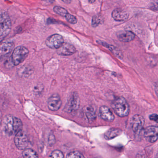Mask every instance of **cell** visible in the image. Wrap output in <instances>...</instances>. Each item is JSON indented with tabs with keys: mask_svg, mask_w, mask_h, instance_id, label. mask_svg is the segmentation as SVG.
<instances>
[{
	"mask_svg": "<svg viewBox=\"0 0 158 158\" xmlns=\"http://www.w3.org/2000/svg\"><path fill=\"white\" fill-rule=\"evenodd\" d=\"M2 127L6 135L9 136L13 135L23 130V122L18 117L11 114H8L3 119Z\"/></svg>",
	"mask_w": 158,
	"mask_h": 158,
	"instance_id": "cell-1",
	"label": "cell"
},
{
	"mask_svg": "<svg viewBox=\"0 0 158 158\" xmlns=\"http://www.w3.org/2000/svg\"><path fill=\"white\" fill-rule=\"evenodd\" d=\"M112 108L115 113L121 117H125L129 114L130 108L128 102L123 97H120L114 102Z\"/></svg>",
	"mask_w": 158,
	"mask_h": 158,
	"instance_id": "cell-2",
	"label": "cell"
},
{
	"mask_svg": "<svg viewBox=\"0 0 158 158\" xmlns=\"http://www.w3.org/2000/svg\"><path fill=\"white\" fill-rule=\"evenodd\" d=\"M11 22L6 12H0V38L9 35L11 29Z\"/></svg>",
	"mask_w": 158,
	"mask_h": 158,
	"instance_id": "cell-3",
	"label": "cell"
},
{
	"mask_svg": "<svg viewBox=\"0 0 158 158\" xmlns=\"http://www.w3.org/2000/svg\"><path fill=\"white\" fill-rule=\"evenodd\" d=\"M29 54V51L25 47L19 46L15 49L12 54V62L14 65H18L25 60Z\"/></svg>",
	"mask_w": 158,
	"mask_h": 158,
	"instance_id": "cell-4",
	"label": "cell"
},
{
	"mask_svg": "<svg viewBox=\"0 0 158 158\" xmlns=\"http://www.w3.org/2000/svg\"><path fill=\"white\" fill-rule=\"evenodd\" d=\"M14 142L15 146L20 150L27 148L29 144V139L26 133L21 130L15 135Z\"/></svg>",
	"mask_w": 158,
	"mask_h": 158,
	"instance_id": "cell-5",
	"label": "cell"
},
{
	"mask_svg": "<svg viewBox=\"0 0 158 158\" xmlns=\"http://www.w3.org/2000/svg\"><path fill=\"white\" fill-rule=\"evenodd\" d=\"M63 37L59 34H54L49 37L46 40V45L51 49H57L60 48L64 43Z\"/></svg>",
	"mask_w": 158,
	"mask_h": 158,
	"instance_id": "cell-6",
	"label": "cell"
},
{
	"mask_svg": "<svg viewBox=\"0 0 158 158\" xmlns=\"http://www.w3.org/2000/svg\"><path fill=\"white\" fill-rule=\"evenodd\" d=\"M80 105V100L77 93H74L68 100L65 106L64 110L66 112L71 113L77 110Z\"/></svg>",
	"mask_w": 158,
	"mask_h": 158,
	"instance_id": "cell-7",
	"label": "cell"
},
{
	"mask_svg": "<svg viewBox=\"0 0 158 158\" xmlns=\"http://www.w3.org/2000/svg\"><path fill=\"white\" fill-rule=\"evenodd\" d=\"M145 122V119L142 115L139 114L134 115L131 122V127L134 133L136 134L140 133L144 127Z\"/></svg>",
	"mask_w": 158,
	"mask_h": 158,
	"instance_id": "cell-8",
	"label": "cell"
},
{
	"mask_svg": "<svg viewBox=\"0 0 158 158\" xmlns=\"http://www.w3.org/2000/svg\"><path fill=\"white\" fill-rule=\"evenodd\" d=\"M158 128L157 126L148 127L144 131V136L150 143H154L158 139Z\"/></svg>",
	"mask_w": 158,
	"mask_h": 158,
	"instance_id": "cell-9",
	"label": "cell"
},
{
	"mask_svg": "<svg viewBox=\"0 0 158 158\" xmlns=\"http://www.w3.org/2000/svg\"><path fill=\"white\" fill-rule=\"evenodd\" d=\"M62 105L60 97L58 94H53L48 100V108L50 110L56 111L58 110Z\"/></svg>",
	"mask_w": 158,
	"mask_h": 158,
	"instance_id": "cell-10",
	"label": "cell"
},
{
	"mask_svg": "<svg viewBox=\"0 0 158 158\" xmlns=\"http://www.w3.org/2000/svg\"><path fill=\"white\" fill-rule=\"evenodd\" d=\"M76 52L74 46L68 43H64L59 48L57 49L58 54L62 56H69L75 53Z\"/></svg>",
	"mask_w": 158,
	"mask_h": 158,
	"instance_id": "cell-11",
	"label": "cell"
},
{
	"mask_svg": "<svg viewBox=\"0 0 158 158\" xmlns=\"http://www.w3.org/2000/svg\"><path fill=\"white\" fill-rule=\"evenodd\" d=\"M99 114L102 119L107 122H111L114 120V116L109 107L101 106L100 108Z\"/></svg>",
	"mask_w": 158,
	"mask_h": 158,
	"instance_id": "cell-12",
	"label": "cell"
},
{
	"mask_svg": "<svg viewBox=\"0 0 158 158\" xmlns=\"http://www.w3.org/2000/svg\"><path fill=\"white\" fill-rule=\"evenodd\" d=\"M117 36L120 41L123 42H129L134 40L135 35L129 31H120L117 34Z\"/></svg>",
	"mask_w": 158,
	"mask_h": 158,
	"instance_id": "cell-13",
	"label": "cell"
},
{
	"mask_svg": "<svg viewBox=\"0 0 158 158\" xmlns=\"http://www.w3.org/2000/svg\"><path fill=\"white\" fill-rule=\"evenodd\" d=\"M112 16L115 21L121 22L126 20L129 17V14L124 10L117 9L113 11Z\"/></svg>",
	"mask_w": 158,
	"mask_h": 158,
	"instance_id": "cell-14",
	"label": "cell"
},
{
	"mask_svg": "<svg viewBox=\"0 0 158 158\" xmlns=\"http://www.w3.org/2000/svg\"><path fill=\"white\" fill-rule=\"evenodd\" d=\"M84 114L85 117L89 123H92L96 120L97 115H96V110L94 108L91 106H87L84 108Z\"/></svg>",
	"mask_w": 158,
	"mask_h": 158,
	"instance_id": "cell-15",
	"label": "cell"
},
{
	"mask_svg": "<svg viewBox=\"0 0 158 158\" xmlns=\"http://www.w3.org/2000/svg\"><path fill=\"white\" fill-rule=\"evenodd\" d=\"M14 46L13 42L2 41L0 42V51L4 54H9L11 52Z\"/></svg>",
	"mask_w": 158,
	"mask_h": 158,
	"instance_id": "cell-16",
	"label": "cell"
},
{
	"mask_svg": "<svg viewBox=\"0 0 158 158\" xmlns=\"http://www.w3.org/2000/svg\"><path fill=\"white\" fill-rule=\"evenodd\" d=\"M122 132L120 128H110L104 134V138L107 140H110L121 135Z\"/></svg>",
	"mask_w": 158,
	"mask_h": 158,
	"instance_id": "cell-17",
	"label": "cell"
},
{
	"mask_svg": "<svg viewBox=\"0 0 158 158\" xmlns=\"http://www.w3.org/2000/svg\"><path fill=\"white\" fill-rule=\"evenodd\" d=\"M23 156L26 158H36L39 156L37 153L34 150L31 148H26L23 150Z\"/></svg>",
	"mask_w": 158,
	"mask_h": 158,
	"instance_id": "cell-18",
	"label": "cell"
},
{
	"mask_svg": "<svg viewBox=\"0 0 158 158\" xmlns=\"http://www.w3.org/2000/svg\"><path fill=\"white\" fill-rule=\"evenodd\" d=\"M102 46H104L106 48H108L111 51L114 53V55L116 56V57H118L120 59H122L123 57V54H122V52L118 50L117 48H114L113 46H110V45H108L107 43H104V42H102Z\"/></svg>",
	"mask_w": 158,
	"mask_h": 158,
	"instance_id": "cell-19",
	"label": "cell"
},
{
	"mask_svg": "<svg viewBox=\"0 0 158 158\" xmlns=\"http://www.w3.org/2000/svg\"><path fill=\"white\" fill-rule=\"evenodd\" d=\"M53 11L54 12L56 13L57 14L59 15L63 16V17H65L67 14L68 13V11L64 8L60 6H55L53 8Z\"/></svg>",
	"mask_w": 158,
	"mask_h": 158,
	"instance_id": "cell-20",
	"label": "cell"
},
{
	"mask_svg": "<svg viewBox=\"0 0 158 158\" xmlns=\"http://www.w3.org/2000/svg\"><path fill=\"white\" fill-rule=\"evenodd\" d=\"M102 23V18L100 15H96L93 16L92 20V26L97 27Z\"/></svg>",
	"mask_w": 158,
	"mask_h": 158,
	"instance_id": "cell-21",
	"label": "cell"
},
{
	"mask_svg": "<svg viewBox=\"0 0 158 158\" xmlns=\"http://www.w3.org/2000/svg\"><path fill=\"white\" fill-rule=\"evenodd\" d=\"M66 158H85L84 155L78 151H73L67 154Z\"/></svg>",
	"mask_w": 158,
	"mask_h": 158,
	"instance_id": "cell-22",
	"label": "cell"
},
{
	"mask_svg": "<svg viewBox=\"0 0 158 158\" xmlns=\"http://www.w3.org/2000/svg\"><path fill=\"white\" fill-rule=\"evenodd\" d=\"M49 157L53 158H63L64 156L61 151L59 150H55L51 153Z\"/></svg>",
	"mask_w": 158,
	"mask_h": 158,
	"instance_id": "cell-23",
	"label": "cell"
},
{
	"mask_svg": "<svg viewBox=\"0 0 158 158\" xmlns=\"http://www.w3.org/2000/svg\"><path fill=\"white\" fill-rule=\"evenodd\" d=\"M65 17L66 18V20L70 23L74 24L77 23V19L76 18L75 16L72 15L70 14H67Z\"/></svg>",
	"mask_w": 158,
	"mask_h": 158,
	"instance_id": "cell-24",
	"label": "cell"
},
{
	"mask_svg": "<svg viewBox=\"0 0 158 158\" xmlns=\"http://www.w3.org/2000/svg\"><path fill=\"white\" fill-rule=\"evenodd\" d=\"M150 120L152 121H154V122H157L158 120V114H151L149 116Z\"/></svg>",
	"mask_w": 158,
	"mask_h": 158,
	"instance_id": "cell-25",
	"label": "cell"
},
{
	"mask_svg": "<svg viewBox=\"0 0 158 158\" xmlns=\"http://www.w3.org/2000/svg\"><path fill=\"white\" fill-rule=\"evenodd\" d=\"M49 139V144H54V141H55V138H54V136L51 135L50 136V138Z\"/></svg>",
	"mask_w": 158,
	"mask_h": 158,
	"instance_id": "cell-26",
	"label": "cell"
},
{
	"mask_svg": "<svg viewBox=\"0 0 158 158\" xmlns=\"http://www.w3.org/2000/svg\"><path fill=\"white\" fill-rule=\"evenodd\" d=\"M61 1L66 4H70L72 2V0H61Z\"/></svg>",
	"mask_w": 158,
	"mask_h": 158,
	"instance_id": "cell-27",
	"label": "cell"
},
{
	"mask_svg": "<svg viewBox=\"0 0 158 158\" xmlns=\"http://www.w3.org/2000/svg\"><path fill=\"white\" fill-rule=\"evenodd\" d=\"M2 114L1 111V110H0V123H1L2 122Z\"/></svg>",
	"mask_w": 158,
	"mask_h": 158,
	"instance_id": "cell-28",
	"label": "cell"
},
{
	"mask_svg": "<svg viewBox=\"0 0 158 158\" xmlns=\"http://www.w3.org/2000/svg\"><path fill=\"white\" fill-rule=\"evenodd\" d=\"M89 2L90 3H93V2H95V0H88Z\"/></svg>",
	"mask_w": 158,
	"mask_h": 158,
	"instance_id": "cell-29",
	"label": "cell"
}]
</instances>
